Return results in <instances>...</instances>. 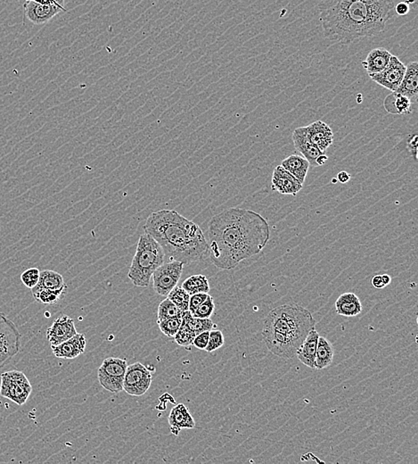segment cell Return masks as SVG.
<instances>
[{"label": "cell", "instance_id": "obj_1", "mask_svg": "<svg viewBox=\"0 0 418 464\" xmlns=\"http://www.w3.org/2000/svg\"><path fill=\"white\" fill-rule=\"evenodd\" d=\"M208 236L211 263L220 270H231L263 250L270 229L260 214L231 207L211 219Z\"/></svg>", "mask_w": 418, "mask_h": 464}, {"label": "cell", "instance_id": "obj_2", "mask_svg": "<svg viewBox=\"0 0 418 464\" xmlns=\"http://www.w3.org/2000/svg\"><path fill=\"white\" fill-rule=\"evenodd\" d=\"M394 7L393 0H322L319 20L326 38L348 45L384 32Z\"/></svg>", "mask_w": 418, "mask_h": 464}, {"label": "cell", "instance_id": "obj_3", "mask_svg": "<svg viewBox=\"0 0 418 464\" xmlns=\"http://www.w3.org/2000/svg\"><path fill=\"white\" fill-rule=\"evenodd\" d=\"M144 231L160 244L170 260L190 264L201 262L210 255L202 229L175 210L150 214Z\"/></svg>", "mask_w": 418, "mask_h": 464}, {"label": "cell", "instance_id": "obj_4", "mask_svg": "<svg viewBox=\"0 0 418 464\" xmlns=\"http://www.w3.org/2000/svg\"><path fill=\"white\" fill-rule=\"evenodd\" d=\"M316 320L305 307L297 304L280 305L267 314L261 335L267 349L276 357H296Z\"/></svg>", "mask_w": 418, "mask_h": 464}, {"label": "cell", "instance_id": "obj_5", "mask_svg": "<svg viewBox=\"0 0 418 464\" xmlns=\"http://www.w3.org/2000/svg\"><path fill=\"white\" fill-rule=\"evenodd\" d=\"M166 254L160 244L149 234L140 235L136 253L132 260L128 278L134 286L146 287L151 283L153 273L166 263Z\"/></svg>", "mask_w": 418, "mask_h": 464}, {"label": "cell", "instance_id": "obj_6", "mask_svg": "<svg viewBox=\"0 0 418 464\" xmlns=\"http://www.w3.org/2000/svg\"><path fill=\"white\" fill-rule=\"evenodd\" d=\"M0 395L14 403L23 405L27 402L32 391L28 378L22 372L10 371L0 375Z\"/></svg>", "mask_w": 418, "mask_h": 464}, {"label": "cell", "instance_id": "obj_7", "mask_svg": "<svg viewBox=\"0 0 418 464\" xmlns=\"http://www.w3.org/2000/svg\"><path fill=\"white\" fill-rule=\"evenodd\" d=\"M127 367L128 363L123 358H107L99 369L98 378L100 385L111 393L117 394L123 391V381Z\"/></svg>", "mask_w": 418, "mask_h": 464}, {"label": "cell", "instance_id": "obj_8", "mask_svg": "<svg viewBox=\"0 0 418 464\" xmlns=\"http://www.w3.org/2000/svg\"><path fill=\"white\" fill-rule=\"evenodd\" d=\"M21 334L16 324L4 313H0V368L19 353Z\"/></svg>", "mask_w": 418, "mask_h": 464}, {"label": "cell", "instance_id": "obj_9", "mask_svg": "<svg viewBox=\"0 0 418 464\" xmlns=\"http://www.w3.org/2000/svg\"><path fill=\"white\" fill-rule=\"evenodd\" d=\"M185 264L179 261H170L164 263L158 267L153 273V287L159 296L169 295L173 289L178 285L183 272Z\"/></svg>", "mask_w": 418, "mask_h": 464}, {"label": "cell", "instance_id": "obj_10", "mask_svg": "<svg viewBox=\"0 0 418 464\" xmlns=\"http://www.w3.org/2000/svg\"><path fill=\"white\" fill-rule=\"evenodd\" d=\"M152 381L151 371H149L144 364L135 363L127 367L123 381V390L131 396H144L148 391Z\"/></svg>", "mask_w": 418, "mask_h": 464}, {"label": "cell", "instance_id": "obj_11", "mask_svg": "<svg viewBox=\"0 0 418 464\" xmlns=\"http://www.w3.org/2000/svg\"><path fill=\"white\" fill-rule=\"evenodd\" d=\"M406 66L396 55H391L389 64L382 72L370 75V78L380 86L395 92L399 89L404 76Z\"/></svg>", "mask_w": 418, "mask_h": 464}, {"label": "cell", "instance_id": "obj_12", "mask_svg": "<svg viewBox=\"0 0 418 464\" xmlns=\"http://www.w3.org/2000/svg\"><path fill=\"white\" fill-rule=\"evenodd\" d=\"M75 321L67 315L58 317L47 331V339L50 346H57L77 334Z\"/></svg>", "mask_w": 418, "mask_h": 464}, {"label": "cell", "instance_id": "obj_13", "mask_svg": "<svg viewBox=\"0 0 418 464\" xmlns=\"http://www.w3.org/2000/svg\"><path fill=\"white\" fill-rule=\"evenodd\" d=\"M272 183L273 192L281 195L296 196L302 189V184L281 166L274 169Z\"/></svg>", "mask_w": 418, "mask_h": 464}, {"label": "cell", "instance_id": "obj_14", "mask_svg": "<svg viewBox=\"0 0 418 464\" xmlns=\"http://www.w3.org/2000/svg\"><path fill=\"white\" fill-rule=\"evenodd\" d=\"M23 10H25V16L29 22L36 25H44V23L49 22L60 12L64 11L57 7H49V5L38 4L32 0H25Z\"/></svg>", "mask_w": 418, "mask_h": 464}, {"label": "cell", "instance_id": "obj_15", "mask_svg": "<svg viewBox=\"0 0 418 464\" xmlns=\"http://www.w3.org/2000/svg\"><path fill=\"white\" fill-rule=\"evenodd\" d=\"M306 131L311 142L322 153L328 151L334 142V132L330 126L322 121H316L306 126Z\"/></svg>", "mask_w": 418, "mask_h": 464}, {"label": "cell", "instance_id": "obj_16", "mask_svg": "<svg viewBox=\"0 0 418 464\" xmlns=\"http://www.w3.org/2000/svg\"><path fill=\"white\" fill-rule=\"evenodd\" d=\"M294 148L302 157L310 163L311 166H316V159L319 155L325 154L319 151L309 139L306 127H299L293 132Z\"/></svg>", "mask_w": 418, "mask_h": 464}, {"label": "cell", "instance_id": "obj_17", "mask_svg": "<svg viewBox=\"0 0 418 464\" xmlns=\"http://www.w3.org/2000/svg\"><path fill=\"white\" fill-rule=\"evenodd\" d=\"M87 340L84 334L77 333L57 346H51L53 354L60 359H75L86 349Z\"/></svg>", "mask_w": 418, "mask_h": 464}, {"label": "cell", "instance_id": "obj_18", "mask_svg": "<svg viewBox=\"0 0 418 464\" xmlns=\"http://www.w3.org/2000/svg\"><path fill=\"white\" fill-rule=\"evenodd\" d=\"M395 92L402 94L410 99L411 103H417L418 99V63L411 62L406 66L404 76L399 89Z\"/></svg>", "mask_w": 418, "mask_h": 464}, {"label": "cell", "instance_id": "obj_19", "mask_svg": "<svg viewBox=\"0 0 418 464\" xmlns=\"http://www.w3.org/2000/svg\"><path fill=\"white\" fill-rule=\"evenodd\" d=\"M169 424L172 433L178 435L182 430H192L196 427V422L190 409L183 404L176 405L170 410Z\"/></svg>", "mask_w": 418, "mask_h": 464}, {"label": "cell", "instance_id": "obj_20", "mask_svg": "<svg viewBox=\"0 0 418 464\" xmlns=\"http://www.w3.org/2000/svg\"><path fill=\"white\" fill-rule=\"evenodd\" d=\"M391 53L387 49L378 48L373 49L367 55L366 60L362 62V66L366 70L367 75H373L382 72L389 64Z\"/></svg>", "mask_w": 418, "mask_h": 464}, {"label": "cell", "instance_id": "obj_21", "mask_svg": "<svg viewBox=\"0 0 418 464\" xmlns=\"http://www.w3.org/2000/svg\"><path fill=\"white\" fill-rule=\"evenodd\" d=\"M319 337V334L316 328H312L302 346H300L299 350L297 351L296 357L309 368L315 369V357H316Z\"/></svg>", "mask_w": 418, "mask_h": 464}, {"label": "cell", "instance_id": "obj_22", "mask_svg": "<svg viewBox=\"0 0 418 464\" xmlns=\"http://www.w3.org/2000/svg\"><path fill=\"white\" fill-rule=\"evenodd\" d=\"M360 298L354 293H344L335 302V310L341 316L354 317L362 312Z\"/></svg>", "mask_w": 418, "mask_h": 464}, {"label": "cell", "instance_id": "obj_23", "mask_svg": "<svg viewBox=\"0 0 418 464\" xmlns=\"http://www.w3.org/2000/svg\"><path fill=\"white\" fill-rule=\"evenodd\" d=\"M280 166L288 172L299 181L300 183L304 184L311 164L304 157L298 155H292L282 161Z\"/></svg>", "mask_w": 418, "mask_h": 464}, {"label": "cell", "instance_id": "obj_24", "mask_svg": "<svg viewBox=\"0 0 418 464\" xmlns=\"http://www.w3.org/2000/svg\"><path fill=\"white\" fill-rule=\"evenodd\" d=\"M384 107L391 114H408L412 112V103L407 96L391 92L385 98Z\"/></svg>", "mask_w": 418, "mask_h": 464}, {"label": "cell", "instance_id": "obj_25", "mask_svg": "<svg viewBox=\"0 0 418 464\" xmlns=\"http://www.w3.org/2000/svg\"><path fill=\"white\" fill-rule=\"evenodd\" d=\"M335 357V348L332 344L326 337L319 336L317 341L315 369L323 370L330 365Z\"/></svg>", "mask_w": 418, "mask_h": 464}, {"label": "cell", "instance_id": "obj_26", "mask_svg": "<svg viewBox=\"0 0 418 464\" xmlns=\"http://www.w3.org/2000/svg\"><path fill=\"white\" fill-rule=\"evenodd\" d=\"M64 286H66V284L60 273L45 270L40 272L39 283L31 289V293H37L43 289H59Z\"/></svg>", "mask_w": 418, "mask_h": 464}, {"label": "cell", "instance_id": "obj_27", "mask_svg": "<svg viewBox=\"0 0 418 464\" xmlns=\"http://www.w3.org/2000/svg\"><path fill=\"white\" fill-rule=\"evenodd\" d=\"M181 320L182 324L188 326L191 330L195 331L196 335L217 328V325L214 324L211 318H196L188 310L182 312Z\"/></svg>", "mask_w": 418, "mask_h": 464}, {"label": "cell", "instance_id": "obj_28", "mask_svg": "<svg viewBox=\"0 0 418 464\" xmlns=\"http://www.w3.org/2000/svg\"><path fill=\"white\" fill-rule=\"evenodd\" d=\"M181 287L190 296L197 293H209L211 289L207 277L202 274L191 276L184 281Z\"/></svg>", "mask_w": 418, "mask_h": 464}, {"label": "cell", "instance_id": "obj_29", "mask_svg": "<svg viewBox=\"0 0 418 464\" xmlns=\"http://www.w3.org/2000/svg\"><path fill=\"white\" fill-rule=\"evenodd\" d=\"M67 286L61 287L59 289H43L40 292L32 294L35 300L44 305L57 304L62 298V296L66 293Z\"/></svg>", "mask_w": 418, "mask_h": 464}, {"label": "cell", "instance_id": "obj_30", "mask_svg": "<svg viewBox=\"0 0 418 464\" xmlns=\"http://www.w3.org/2000/svg\"><path fill=\"white\" fill-rule=\"evenodd\" d=\"M167 298L179 307L182 312L188 310L190 295L181 286H177L169 293Z\"/></svg>", "mask_w": 418, "mask_h": 464}, {"label": "cell", "instance_id": "obj_31", "mask_svg": "<svg viewBox=\"0 0 418 464\" xmlns=\"http://www.w3.org/2000/svg\"><path fill=\"white\" fill-rule=\"evenodd\" d=\"M182 311L166 298L158 307L157 321L168 318L181 317Z\"/></svg>", "mask_w": 418, "mask_h": 464}, {"label": "cell", "instance_id": "obj_32", "mask_svg": "<svg viewBox=\"0 0 418 464\" xmlns=\"http://www.w3.org/2000/svg\"><path fill=\"white\" fill-rule=\"evenodd\" d=\"M181 317L159 320L157 321L159 328L168 337H174L179 328H181Z\"/></svg>", "mask_w": 418, "mask_h": 464}, {"label": "cell", "instance_id": "obj_33", "mask_svg": "<svg viewBox=\"0 0 418 464\" xmlns=\"http://www.w3.org/2000/svg\"><path fill=\"white\" fill-rule=\"evenodd\" d=\"M196 336L195 331L191 330L188 326L181 323V328L174 336V339L179 346L190 348V346H193Z\"/></svg>", "mask_w": 418, "mask_h": 464}, {"label": "cell", "instance_id": "obj_34", "mask_svg": "<svg viewBox=\"0 0 418 464\" xmlns=\"http://www.w3.org/2000/svg\"><path fill=\"white\" fill-rule=\"evenodd\" d=\"M215 310V304L213 296L209 295L204 303L199 305L195 313L192 314L196 318H211Z\"/></svg>", "mask_w": 418, "mask_h": 464}, {"label": "cell", "instance_id": "obj_35", "mask_svg": "<svg viewBox=\"0 0 418 464\" xmlns=\"http://www.w3.org/2000/svg\"><path fill=\"white\" fill-rule=\"evenodd\" d=\"M224 343H225V339H224V335L222 331L211 330L210 335H209L208 345L206 346L205 351L208 353H213V352L222 348Z\"/></svg>", "mask_w": 418, "mask_h": 464}, {"label": "cell", "instance_id": "obj_36", "mask_svg": "<svg viewBox=\"0 0 418 464\" xmlns=\"http://www.w3.org/2000/svg\"><path fill=\"white\" fill-rule=\"evenodd\" d=\"M40 271L37 268H29L22 273L21 281L28 289H34L39 283Z\"/></svg>", "mask_w": 418, "mask_h": 464}, {"label": "cell", "instance_id": "obj_37", "mask_svg": "<svg viewBox=\"0 0 418 464\" xmlns=\"http://www.w3.org/2000/svg\"><path fill=\"white\" fill-rule=\"evenodd\" d=\"M208 296V293H197L194 294V295H191L190 299V305H188V311H190V312L192 314L195 313L197 307H198L200 305L204 303Z\"/></svg>", "mask_w": 418, "mask_h": 464}, {"label": "cell", "instance_id": "obj_38", "mask_svg": "<svg viewBox=\"0 0 418 464\" xmlns=\"http://www.w3.org/2000/svg\"><path fill=\"white\" fill-rule=\"evenodd\" d=\"M209 335H210V331H205V333L196 335L193 341V346H195L200 350H205L206 346L208 345Z\"/></svg>", "mask_w": 418, "mask_h": 464}, {"label": "cell", "instance_id": "obj_39", "mask_svg": "<svg viewBox=\"0 0 418 464\" xmlns=\"http://www.w3.org/2000/svg\"><path fill=\"white\" fill-rule=\"evenodd\" d=\"M417 144L418 135L417 133L410 135L407 142V149L412 157L417 159Z\"/></svg>", "mask_w": 418, "mask_h": 464}, {"label": "cell", "instance_id": "obj_40", "mask_svg": "<svg viewBox=\"0 0 418 464\" xmlns=\"http://www.w3.org/2000/svg\"><path fill=\"white\" fill-rule=\"evenodd\" d=\"M394 10L399 16H406L408 14L409 10H410V5H409L407 1L400 2L396 7H394Z\"/></svg>", "mask_w": 418, "mask_h": 464}, {"label": "cell", "instance_id": "obj_41", "mask_svg": "<svg viewBox=\"0 0 418 464\" xmlns=\"http://www.w3.org/2000/svg\"><path fill=\"white\" fill-rule=\"evenodd\" d=\"M372 285L376 289H381L385 287V285L382 283V275L374 276L372 279Z\"/></svg>", "mask_w": 418, "mask_h": 464}, {"label": "cell", "instance_id": "obj_42", "mask_svg": "<svg viewBox=\"0 0 418 464\" xmlns=\"http://www.w3.org/2000/svg\"><path fill=\"white\" fill-rule=\"evenodd\" d=\"M337 180V181H340L341 183H347V182L350 181V175L345 171H341L338 173Z\"/></svg>", "mask_w": 418, "mask_h": 464}, {"label": "cell", "instance_id": "obj_43", "mask_svg": "<svg viewBox=\"0 0 418 464\" xmlns=\"http://www.w3.org/2000/svg\"><path fill=\"white\" fill-rule=\"evenodd\" d=\"M328 160V155L322 154L319 155V157L316 159V166H322L326 164V162Z\"/></svg>", "mask_w": 418, "mask_h": 464}, {"label": "cell", "instance_id": "obj_44", "mask_svg": "<svg viewBox=\"0 0 418 464\" xmlns=\"http://www.w3.org/2000/svg\"><path fill=\"white\" fill-rule=\"evenodd\" d=\"M382 281L385 285V287H387V285H389L391 283V276L388 274L382 275Z\"/></svg>", "mask_w": 418, "mask_h": 464}, {"label": "cell", "instance_id": "obj_45", "mask_svg": "<svg viewBox=\"0 0 418 464\" xmlns=\"http://www.w3.org/2000/svg\"><path fill=\"white\" fill-rule=\"evenodd\" d=\"M332 183H337V178L334 179V180H332Z\"/></svg>", "mask_w": 418, "mask_h": 464}, {"label": "cell", "instance_id": "obj_46", "mask_svg": "<svg viewBox=\"0 0 418 464\" xmlns=\"http://www.w3.org/2000/svg\"><path fill=\"white\" fill-rule=\"evenodd\" d=\"M0 230H1V223H0Z\"/></svg>", "mask_w": 418, "mask_h": 464}]
</instances>
